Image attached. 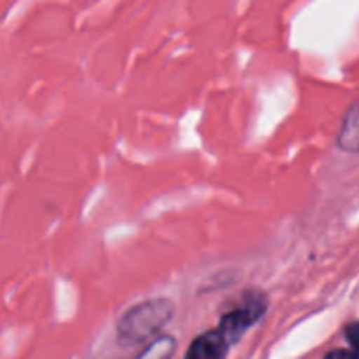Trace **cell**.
Returning <instances> with one entry per match:
<instances>
[{
    "label": "cell",
    "mask_w": 359,
    "mask_h": 359,
    "mask_svg": "<svg viewBox=\"0 0 359 359\" xmlns=\"http://www.w3.org/2000/svg\"><path fill=\"white\" fill-rule=\"evenodd\" d=\"M170 311H172V307L168 301L145 303L124 316V320L120 322L118 334L124 343L145 341L166 324V320L170 318Z\"/></svg>",
    "instance_id": "6da1fadb"
},
{
    "label": "cell",
    "mask_w": 359,
    "mask_h": 359,
    "mask_svg": "<svg viewBox=\"0 0 359 359\" xmlns=\"http://www.w3.org/2000/svg\"><path fill=\"white\" fill-rule=\"evenodd\" d=\"M263 311H265V303H263V301L246 303L242 309L231 311V313H227V316L223 318L219 332L225 337L227 343H233V341H238V339L246 332V328H248L252 322H257V318H259Z\"/></svg>",
    "instance_id": "7a4b0ae2"
},
{
    "label": "cell",
    "mask_w": 359,
    "mask_h": 359,
    "mask_svg": "<svg viewBox=\"0 0 359 359\" xmlns=\"http://www.w3.org/2000/svg\"><path fill=\"white\" fill-rule=\"evenodd\" d=\"M227 341L219 330L206 332L202 337H198L189 351H187V359H225L227 355Z\"/></svg>",
    "instance_id": "3957f363"
},
{
    "label": "cell",
    "mask_w": 359,
    "mask_h": 359,
    "mask_svg": "<svg viewBox=\"0 0 359 359\" xmlns=\"http://www.w3.org/2000/svg\"><path fill=\"white\" fill-rule=\"evenodd\" d=\"M341 147L349 151H359V105L351 109L341 130Z\"/></svg>",
    "instance_id": "277c9868"
},
{
    "label": "cell",
    "mask_w": 359,
    "mask_h": 359,
    "mask_svg": "<svg viewBox=\"0 0 359 359\" xmlns=\"http://www.w3.org/2000/svg\"><path fill=\"white\" fill-rule=\"evenodd\" d=\"M324 359H359V353L358 351H345V349H339V351L328 353Z\"/></svg>",
    "instance_id": "5b68a950"
},
{
    "label": "cell",
    "mask_w": 359,
    "mask_h": 359,
    "mask_svg": "<svg viewBox=\"0 0 359 359\" xmlns=\"http://www.w3.org/2000/svg\"><path fill=\"white\" fill-rule=\"evenodd\" d=\"M347 334H349V343L353 345V351L359 353V324H353L347 328Z\"/></svg>",
    "instance_id": "8992f818"
}]
</instances>
